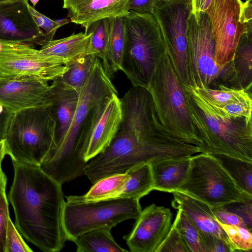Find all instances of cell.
I'll return each instance as SVG.
<instances>
[{
    "instance_id": "cell-15",
    "label": "cell",
    "mask_w": 252,
    "mask_h": 252,
    "mask_svg": "<svg viewBox=\"0 0 252 252\" xmlns=\"http://www.w3.org/2000/svg\"><path fill=\"white\" fill-rule=\"evenodd\" d=\"M51 104L48 82L32 78L0 80V104L13 113Z\"/></svg>"
},
{
    "instance_id": "cell-42",
    "label": "cell",
    "mask_w": 252,
    "mask_h": 252,
    "mask_svg": "<svg viewBox=\"0 0 252 252\" xmlns=\"http://www.w3.org/2000/svg\"><path fill=\"white\" fill-rule=\"evenodd\" d=\"M13 113L0 104V142L4 140L7 127Z\"/></svg>"
},
{
    "instance_id": "cell-35",
    "label": "cell",
    "mask_w": 252,
    "mask_h": 252,
    "mask_svg": "<svg viewBox=\"0 0 252 252\" xmlns=\"http://www.w3.org/2000/svg\"><path fill=\"white\" fill-rule=\"evenodd\" d=\"M25 2L34 21L39 28L43 30L46 42L53 39L57 30L62 27V25L57 20H53L36 10L29 4L28 0Z\"/></svg>"
},
{
    "instance_id": "cell-47",
    "label": "cell",
    "mask_w": 252,
    "mask_h": 252,
    "mask_svg": "<svg viewBox=\"0 0 252 252\" xmlns=\"http://www.w3.org/2000/svg\"><path fill=\"white\" fill-rule=\"evenodd\" d=\"M39 0H30L33 6H35Z\"/></svg>"
},
{
    "instance_id": "cell-32",
    "label": "cell",
    "mask_w": 252,
    "mask_h": 252,
    "mask_svg": "<svg viewBox=\"0 0 252 252\" xmlns=\"http://www.w3.org/2000/svg\"><path fill=\"white\" fill-rule=\"evenodd\" d=\"M217 221L226 234L234 251H250L252 249V235L248 228L230 225Z\"/></svg>"
},
{
    "instance_id": "cell-2",
    "label": "cell",
    "mask_w": 252,
    "mask_h": 252,
    "mask_svg": "<svg viewBox=\"0 0 252 252\" xmlns=\"http://www.w3.org/2000/svg\"><path fill=\"white\" fill-rule=\"evenodd\" d=\"M118 94L99 58L79 94L70 125L52 156L40 167L61 185L84 175L87 163L79 147V138L95 108L106 98Z\"/></svg>"
},
{
    "instance_id": "cell-41",
    "label": "cell",
    "mask_w": 252,
    "mask_h": 252,
    "mask_svg": "<svg viewBox=\"0 0 252 252\" xmlns=\"http://www.w3.org/2000/svg\"><path fill=\"white\" fill-rule=\"evenodd\" d=\"M252 0H246L242 2L240 20L247 26L248 32H252Z\"/></svg>"
},
{
    "instance_id": "cell-26",
    "label": "cell",
    "mask_w": 252,
    "mask_h": 252,
    "mask_svg": "<svg viewBox=\"0 0 252 252\" xmlns=\"http://www.w3.org/2000/svg\"><path fill=\"white\" fill-rule=\"evenodd\" d=\"M110 32L108 46V59L110 77L122 70V63L126 41V26L123 17L109 18Z\"/></svg>"
},
{
    "instance_id": "cell-36",
    "label": "cell",
    "mask_w": 252,
    "mask_h": 252,
    "mask_svg": "<svg viewBox=\"0 0 252 252\" xmlns=\"http://www.w3.org/2000/svg\"><path fill=\"white\" fill-rule=\"evenodd\" d=\"M6 182L0 185V252H6V235L10 218Z\"/></svg>"
},
{
    "instance_id": "cell-34",
    "label": "cell",
    "mask_w": 252,
    "mask_h": 252,
    "mask_svg": "<svg viewBox=\"0 0 252 252\" xmlns=\"http://www.w3.org/2000/svg\"><path fill=\"white\" fill-rule=\"evenodd\" d=\"M156 252H190L174 222Z\"/></svg>"
},
{
    "instance_id": "cell-1",
    "label": "cell",
    "mask_w": 252,
    "mask_h": 252,
    "mask_svg": "<svg viewBox=\"0 0 252 252\" xmlns=\"http://www.w3.org/2000/svg\"><path fill=\"white\" fill-rule=\"evenodd\" d=\"M8 198L15 225L26 240L45 252H58L68 241L63 225L62 185L40 166L12 161Z\"/></svg>"
},
{
    "instance_id": "cell-27",
    "label": "cell",
    "mask_w": 252,
    "mask_h": 252,
    "mask_svg": "<svg viewBox=\"0 0 252 252\" xmlns=\"http://www.w3.org/2000/svg\"><path fill=\"white\" fill-rule=\"evenodd\" d=\"M96 56H83L64 64L67 70L59 79L66 87L78 93L83 87L92 70Z\"/></svg>"
},
{
    "instance_id": "cell-9",
    "label": "cell",
    "mask_w": 252,
    "mask_h": 252,
    "mask_svg": "<svg viewBox=\"0 0 252 252\" xmlns=\"http://www.w3.org/2000/svg\"><path fill=\"white\" fill-rule=\"evenodd\" d=\"M187 45L189 85L211 88L220 83L226 65L219 66L215 62V43L206 13H190L187 24Z\"/></svg>"
},
{
    "instance_id": "cell-24",
    "label": "cell",
    "mask_w": 252,
    "mask_h": 252,
    "mask_svg": "<svg viewBox=\"0 0 252 252\" xmlns=\"http://www.w3.org/2000/svg\"><path fill=\"white\" fill-rule=\"evenodd\" d=\"M126 172L128 175V179L115 198L140 199L154 190L150 163L135 165Z\"/></svg>"
},
{
    "instance_id": "cell-21",
    "label": "cell",
    "mask_w": 252,
    "mask_h": 252,
    "mask_svg": "<svg viewBox=\"0 0 252 252\" xmlns=\"http://www.w3.org/2000/svg\"><path fill=\"white\" fill-rule=\"evenodd\" d=\"M91 33L80 32L61 39L45 42L42 53L62 58L66 63L84 55L94 54L90 44Z\"/></svg>"
},
{
    "instance_id": "cell-14",
    "label": "cell",
    "mask_w": 252,
    "mask_h": 252,
    "mask_svg": "<svg viewBox=\"0 0 252 252\" xmlns=\"http://www.w3.org/2000/svg\"><path fill=\"white\" fill-rule=\"evenodd\" d=\"M172 214L152 204L142 210L132 230L124 236L132 252H156L171 226Z\"/></svg>"
},
{
    "instance_id": "cell-4",
    "label": "cell",
    "mask_w": 252,
    "mask_h": 252,
    "mask_svg": "<svg viewBox=\"0 0 252 252\" xmlns=\"http://www.w3.org/2000/svg\"><path fill=\"white\" fill-rule=\"evenodd\" d=\"M146 89L161 125L170 133L200 149L201 141L190 118L185 91L166 46Z\"/></svg>"
},
{
    "instance_id": "cell-39",
    "label": "cell",
    "mask_w": 252,
    "mask_h": 252,
    "mask_svg": "<svg viewBox=\"0 0 252 252\" xmlns=\"http://www.w3.org/2000/svg\"><path fill=\"white\" fill-rule=\"evenodd\" d=\"M212 209L216 219L220 222L227 225H236L250 229L245 220L242 217L236 213L229 211L225 208L224 206Z\"/></svg>"
},
{
    "instance_id": "cell-10",
    "label": "cell",
    "mask_w": 252,
    "mask_h": 252,
    "mask_svg": "<svg viewBox=\"0 0 252 252\" xmlns=\"http://www.w3.org/2000/svg\"><path fill=\"white\" fill-rule=\"evenodd\" d=\"M64 64L62 58L46 55L33 45L0 39V79L32 78L49 82L64 73Z\"/></svg>"
},
{
    "instance_id": "cell-45",
    "label": "cell",
    "mask_w": 252,
    "mask_h": 252,
    "mask_svg": "<svg viewBox=\"0 0 252 252\" xmlns=\"http://www.w3.org/2000/svg\"><path fill=\"white\" fill-rule=\"evenodd\" d=\"M6 182H7L6 176L2 170L1 165H0V185Z\"/></svg>"
},
{
    "instance_id": "cell-40",
    "label": "cell",
    "mask_w": 252,
    "mask_h": 252,
    "mask_svg": "<svg viewBox=\"0 0 252 252\" xmlns=\"http://www.w3.org/2000/svg\"><path fill=\"white\" fill-rule=\"evenodd\" d=\"M159 0H130L129 11L152 14Z\"/></svg>"
},
{
    "instance_id": "cell-28",
    "label": "cell",
    "mask_w": 252,
    "mask_h": 252,
    "mask_svg": "<svg viewBox=\"0 0 252 252\" xmlns=\"http://www.w3.org/2000/svg\"><path fill=\"white\" fill-rule=\"evenodd\" d=\"M212 155L218 159L241 190L252 197V162L224 155Z\"/></svg>"
},
{
    "instance_id": "cell-13",
    "label": "cell",
    "mask_w": 252,
    "mask_h": 252,
    "mask_svg": "<svg viewBox=\"0 0 252 252\" xmlns=\"http://www.w3.org/2000/svg\"><path fill=\"white\" fill-rule=\"evenodd\" d=\"M118 95L107 97L95 108L80 135L79 148L87 162L109 146L119 128L122 111Z\"/></svg>"
},
{
    "instance_id": "cell-25",
    "label": "cell",
    "mask_w": 252,
    "mask_h": 252,
    "mask_svg": "<svg viewBox=\"0 0 252 252\" xmlns=\"http://www.w3.org/2000/svg\"><path fill=\"white\" fill-rule=\"evenodd\" d=\"M111 229L100 228L90 230L75 238L77 252H126L115 241Z\"/></svg>"
},
{
    "instance_id": "cell-43",
    "label": "cell",
    "mask_w": 252,
    "mask_h": 252,
    "mask_svg": "<svg viewBox=\"0 0 252 252\" xmlns=\"http://www.w3.org/2000/svg\"><path fill=\"white\" fill-rule=\"evenodd\" d=\"M212 0H191V11L194 14L205 12Z\"/></svg>"
},
{
    "instance_id": "cell-37",
    "label": "cell",
    "mask_w": 252,
    "mask_h": 252,
    "mask_svg": "<svg viewBox=\"0 0 252 252\" xmlns=\"http://www.w3.org/2000/svg\"><path fill=\"white\" fill-rule=\"evenodd\" d=\"M33 251L22 239L21 234L10 219L6 235V252H32Z\"/></svg>"
},
{
    "instance_id": "cell-12",
    "label": "cell",
    "mask_w": 252,
    "mask_h": 252,
    "mask_svg": "<svg viewBox=\"0 0 252 252\" xmlns=\"http://www.w3.org/2000/svg\"><path fill=\"white\" fill-rule=\"evenodd\" d=\"M241 0H212L205 11L215 43V62L224 66L233 60L241 36L248 32L240 20Z\"/></svg>"
},
{
    "instance_id": "cell-20",
    "label": "cell",
    "mask_w": 252,
    "mask_h": 252,
    "mask_svg": "<svg viewBox=\"0 0 252 252\" xmlns=\"http://www.w3.org/2000/svg\"><path fill=\"white\" fill-rule=\"evenodd\" d=\"M191 157L167 158L151 163L153 189L171 193L177 190L187 177Z\"/></svg>"
},
{
    "instance_id": "cell-23",
    "label": "cell",
    "mask_w": 252,
    "mask_h": 252,
    "mask_svg": "<svg viewBox=\"0 0 252 252\" xmlns=\"http://www.w3.org/2000/svg\"><path fill=\"white\" fill-rule=\"evenodd\" d=\"M236 88L252 90V33H245L241 37L233 60Z\"/></svg>"
},
{
    "instance_id": "cell-7",
    "label": "cell",
    "mask_w": 252,
    "mask_h": 252,
    "mask_svg": "<svg viewBox=\"0 0 252 252\" xmlns=\"http://www.w3.org/2000/svg\"><path fill=\"white\" fill-rule=\"evenodd\" d=\"M190 157L187 177L177 190L185 192L212 208L252 200L243 191L212 154L202 153Z\"/></svg>"
},
{
    "instance_id": "cell-17",
    "label": "cell",
    "mask_w": 252,
    "mask_h": 252,
    "mask_svg": "<svg viewBox=\"0 0 252 252\" xmlns=\"http://www.w3.org/2000/svg\"><path fill=\"white\" fill-rule=\"evenodd\" d=\"M70 22L85 28L100 19L123 17L129 11L130 0H63Z\"/></svg>"
},
{
    "instance_id": "cell-5",
    "label": "cell",
    "mask_w": 252,
    "mask_h": 252,
    "mask_svg": "<svg viewBox=\"0 0 252 252\" xmlns=\"http://www.w3.org/2000/svg\"><path fill=\"white\" fill-rule=\"evenodd\" d=\"M51 105L25 109L13 114L4 138L12 161L40 166L57 149V122Z\"/></svg>"
},
{
    "instance_id": "cell-11",
    "label": "cell",
    "mask_w": 252,
    "mask_h": 252,
    "mask_svg": "<svg viewBox=\"0 0 252 252\" xmlns=\"http://www.w3.org/2000/svg\"><path fill=\"white\" fill-rule=\"evenodd\" d=\"M191 0H159L152 14L159 26L165 46L169 49L182 84L189 85L187 60L188 20Z\"/></svg>"
},
{
    "instance_id": "cell-8",
    "label": "cell",
    "mask_w": 252,
    "mask_h": 252,
    "mask_svg": "<svg viewBox=\"0 0 252 252\" xmlns=\"http://www.w3.org/2000/svg\"><path fill=\"white\" fill-rule=\"evenodd\" d=\"M142 211L139 199L113 198L84 203L66 201L63 225L68 241L94 229H112L129 219L136 220Z\"/></svg>"
},
{
    "instance_id": "cell-29",
    "label": "cell",
    "mask_w": 252,
    "mask_h": 252,
    "mask_svg": "<svg viewBox=\"0 0 252 252\" xmlns=\"http://www.w3.org/2000/svg\"><path fill=\"white\" fill-rule=\"evenodd\" d=\"M88 32L91 33V48L94 54L101 60L105 71L110 77V67L108 59L110 32L109 18L100 19L92 23L85 32Z\"/></svg>"
},
{
    "instance_id": "cell-30",
    "label": "cell",
    "mask_w": 252,
    "mask_h": 252,
    "mask_svg": "<svg viewBox=\"0 0 252 252\" xmlns=\"http://www.w3.org/2000/svg\"><path fill=\"white\" fill-rule=\"evenodd\" d=\"M217 86L218 88L215 89L192 86L204 99L214 107L218 108L252 94L251 90L236 88L221 83L218 84Z\"/></svg>"
},
{
    "instance_id": "cell-33",
    "label": "cell",
    "mask_w": 252,
    "mask_h": 252,
    "mask_svg": "<svg viewBox=\"0 0 252 252\" xmlns=\"http://www.w3.org/2000/svg\"><path fill=\"white\" fill-rule=\"evenodd\" d=\"M224 116L232 119L244 118L252 120V94L227 104L221 107H216Z\"/></svg>"
},
{
    "instance_id": "cell-48",
    "label": "cell",
    "mask_w": 252,
    "mask_h": 252,
    "mask_svg": "<svg viewBox=\"0 0 252 252\" xmlns=\"http://www.w3.org/2000/svg\"></svg>"
},
{
    "instance_id": "cell-19",
    "label": "cell",
    "mask_w": 252,
    "mask_h": 252,
    "mask_svg": "<svg viewBox=\"0 0 252 252\" xmlns=\"http://www.w3.org/2000/svg\"><path fill=\"white\" fill-rule=\"evenodd\" d=\"M50 86L51 107L57 122V148L70 125L77 108L79 93L65 86L59 78L52 81Z\"/></svg>"
},
{
    "instance_id": "cell-38",
    "label": "cell",
    "mask_w": 252,
    "mask_h": 252,
    "mask_svg": "<svg viewBox=\"0 0 252 252\" xmlns=\"http://www.w3.org/2000/svg\"><path fill=\"white\" fill-rule=\"evenodd\" d=\"M199 234L206 252H233L229 245L220 238L212 234Z\"/></svg>"
},
{
    "instance_id": "cell-46",
    "label": "cell",
    "mask_w": 252,
    "mask_h": 252,
    "mask_svg": "<svg viewBox=\"0 0 252 252\" xmlns=\"http://www.w3.org/2000/svg\"><path fill=\"white\" fill-rule=\"evenodd\" d=\"M29 0H0V3H14L19 1H26Z\"/></svg>"
},
{
    "instance_id": "cell-6",
    "label": "cell",
    "mask_w": 252,
    "mask_h": 252,
    "mask_svg": "<svg viewBox=\"0 0 252 252\" xmlns=\"http://www.w3.org/2000/svg\"><path fill=\"white\" fill-rule=\"evenodd\" d=\"M122 17L126 41L122 71L132 86L146 88L165 49L161 31L152 14L129 11Z\"/></svg>"
},
{
    "instance_id": "cell-44",
    "label": "cell",
    "mask_w": 252,
    "mask_h": 252,
    "mask_svg": "<svg viewBox=\"0 0 252 252\" xmlns=\"http://www.w3.org/2000/svg\"><path fill=\"white\" fill-rule=\"evenodd\" d=\"M5 155L4 141L3 140L0 142V165Z\"/></svg>"
},
{
    "instance_id": "cell-3",
    "label": "cell",
    "mask_w": 252,
    "mask_h": 252,
    "mask_svg": "<svg viewBox=\"0 0 252 252\" xmlns=\"http://www.w3.org/2000/svg\"><path fill=\"white\" fill-rule=\"evenodd\" d=\"M182 85L191 119L201 141V153L252 162V120L227 118L192 86Z\"/></svg>"
},
{
    "instance_id": "cell-22",
    "label": "cell",
    "mask_w": 252,
    "mask_h": 252,
    "mask_svg": "<svg viewBox=\"0 0 252 252\" xmlns=\"http://www.w3.org/2000/svg\"><path fill=\"white\" fill-rule=\"evenodd\" d=\"M128 177L125 172L103 178L93 184L94 185L86 194L66 196V201L84 203L115 198L123 189Z\"/></svg>"
},
{
    "instance_id": "cell-18",
    "label": "cell",
    "mask_w": 252,
    "mask_h": 252,
    "mask_svg": "<svg viewBox=\"0 0 252 252\" xmlns=\"http://www.w3.org/2000/svg\"><path fill=\"white\" fill-rule=\"evenodd\" d=\"M172 206L181 210L197 228L199 232L215 235L225 241L234 252L228 238L217 221L212 208L185 192L174 190Z\"/></svg>"
},
{
    "instance_id": "cell-31",
    "label": "cell",
    "mask_w": 252,
    "mask_h": 252,
    "mask_svg": "<svg viewBox=\"0 0 252 252\" xmlns=\"http://www.w3.org/2000/svg\"><path fill=\"white\" fill-rule=\"evenodd\" d=\"M174 222L190 252H206L198 230L181 210H178Z\"/></svg>"
},
{
    "instance_id": "cell-16",
    "label": "cell",
    "mask_w": 252,
    "mask_h": 252,
    "mask_svg": "<svg viewBox=\"0 0 252 252\" xmlns=\"http://www.w3.org/2000/svg\"><path fill=\"white\" fill-rule=\"evenodd\" d=\"M0 39L42 45L44 32L32 18L25 1L0 3Z\"/></svg>"
}]
</instances>
